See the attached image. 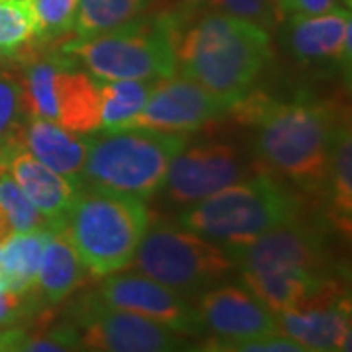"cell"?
<instances>
[{
    "label": "cell",
    "mask_w": 352,
    "mask_h": 352,
    "mask_svg": "<svg viewBox=\"0 0 352 352\" xmlns=\"http://www.w3.org/2000/svg\"><path fill=\"white\" fill-rule=\"evenodd\" d=\"M241 274H284L307 280H335L325 237L311 223L294 217L245 243H226Z\"/></svg>",
    "instance_id": "obj_9"
},
{
    "label": "cell",
    "mask_w": 352,
    "mask_h": 352,
    "mask_svg": "<svg viewBox=\"0 0 352 352\" xmlns=\"http://www.w3.org/2000/svg\"><path fill=\"white\" fill-rule=\"evenodd\" d=\"M55 227H38L12 233L0 243V274L16 294H28L36 286L43 249Z\"/></svg>",
    "instance_id": "obj_20"
},
{
    "label": "cell",
    "mask_w": 352,
    "mask_h": 352,
    "mask_svg": "<svg viewBox=\"0 0 352 352\" xmlns=\"http://www.w3.org/2000/svg\"><path fill=\"white\" fill-rule=\"evenodd\" d=\"M184 147L186 133L135 127L90 138L87 163L80 173L82 188L147 200L163 188L168 166Z\"/></svg>",
    "instance_id": "obj_4"
},
{
    "label": "cell",
    "mask_w": 352,
    "mask_h": 352,
    "mask_svg": "<svg viewBox=\"0 0 352 352\" xmlns=\"http://www.w3.org/2000/svg\"><path fill=\"white\" fill-rule=\"evenodd\" d=\"M256 122V157L303 192H323L337 133L344 126L339 108L300 94L289 102H268Z\"/></svg>",
    "instance_id": "obj_2"
},
{
    "label": "cell",
    "mask_w": 352,
    "mask_h": 352,
    "mask_svg": "<svg viewBox=\"0 0 352 352\" xmlns=\"http://www.w3.org/2000/svg\"><path fill=\"white\" fill-rule=\"evenodd\" d=\"M276 2L282 14L288 16H314L339 6L337 0H276Z\"/></svg>",
    "instance_id": "obj_30"
},
{
    "label": "cell",
    "mask_w": 352,
    "mask_h": 352,
    "mask_svg": "<svg viewBox=\"0 0 352 352\" xmlns=\"http://www.w3.org/2000/svg\"><path fill=\"white\" fill-rule=\"evenodd\" d=\"M73 315L80 351L168 352L186 344L182 335L147 317L106 307L94 294L76 303Z\"/></svg>",
    "instance_id": "obj_10"
},
{
    "label": "cell",
    "mask_w": 352,
    "mask_h": 352,
    "mask_svg": "<svg viewBox=\"0 0 352 352\" xmlns=\"http://www.w3.org/2000/svg\"><path fill=\"white\" fill-rule=\"evenodd\" d=\"M198 314L206 331L215 335L217 351L278 333L274 314L245 286L229 284L204 292Z\"/></svg>",
    "instance_id": "obj_14"
},
{
    "label": "cell",
    "mask_w": 352,
    "mask_h": 352,
    "mask_svg": "<svg viewBox=\"0 0 352 352\" xmlns=\"http://www.w3.org/2000/svg\"><path fill=\"white\" fill-rule=\"evenodd\" d=\"M155 80H98L100 88V133L118 131L141 112L151 94Z\"/></svg>",
    "instance_id": "obj_22"
},
{
    "label": "cell",
    "mask_w": 352,
    "mask_h": 352,
    "mask_svg": "<svg viewBox=\"0 0 352 352\" xmlns=\"http://www.w3.org/2000/svg\"><path fill=\"white\" fill-rule=\"evenodd\" d=\"M243 178V164L235 147L201 143L184 147L173 159L163 188L176 206H192Z\"/></svg>",
    "instance_id": "obj_13"
},
{
    "label": "cell",
    "mask_w": 352,
    "mask_h": 352,
    "mask_svg": "<svg viewBox=\"0 0 352 352\" xmlns=\"http://www.w3.org/2000/svg\"><path fill=\"white\" fill-rule=\"evenodd\" d=\"M0 166L10 173L28 200L38 208L39 214L50 221L51 227H63L67 215L82 190L80 178L59 175L39 163L20 145L18 135L0 145Z\"/></svg>",
    "instance_id": "obj_15"
},
{
    "label": "cell",
    "mask_w": 352,
    "mask_h": 352,
    "mask_svg": "<svg viewBox=\"0 0 352 352\" xmlns=\"http://www.w3.org/2000/svg\"><path fill=\"white\" fill-rule=\"evenodd\" d=\"M22 108V88L20 80L14 76L0 73V145L16 135L20 129Z\"/></svg>",
    "instance_id": "obj_28"
},
{
    "label": "cell",
    "mask_w": 352,
    "mask_h": 352,
    "mask_svg": "<svg viewBox=\"0 0 352 352\" xmlns=\"http://www.w3.org/2000/svg\"><path fill=\"white\" fill-rule=\"evenodd\" d=\"M153 4V0H78L75 20L76 38H90L100 32L135 20Z\"/></svg>",
    "instance_id": "obj_23"
},
{
    "label": "cell",
    "mask_w": 352,
    "mask_h": 352,
    "mask_svg": "<svg viewBox=\"0 0 352 352\" xmlns=\"http://www.w3.org/2000/svg\"><path fill=\"white\" fill-rule=\"evenodd\" d=\"M298 214L300 200L294 190L284 188L272 176L256 175L188 206L178 226L226 245L256 239Z\"/></svg>",
    "instance_id": "obj_5"
},
{
    "label": "cell",
    "mask_w": 352,
    "mask_h": 352,
    "mask_svg": "<svg viewBox=\"0 0 352 352\" xmlns=\"http://www.w3.org/2000/svg\"><path fill=\"white\" fill-rule=\"evenodd\" d=\"M92 294L106 307L147 317L178 335L198 337L206 331L198 309L176 292L139 272L124 276L110 274Z\"/></svg>",
    "instance_id": "obj_12"
},
{
    "label": "cell",
    "mask_w": 352,
    "mask_h": 352,
    "mask_svg": "<svg viewBox=\"0 0 352 352\" xmlns=\"http://www.w3.org/2000/svg\"><path fill=\"white\" fill-rule=\"evenodd\" d=\"M131 264L182 298L201 296L235 270L221 243L168 223L147 229Z\"/></svg>",
    "instance_id": "obj_7"
},
{
    "label": "cell",
    "mask_w": 352,
    "mask_h": 352,
    "mask_svg": "<svg viewBox=\"0 0 352 352\" xmlns=\"http://www.w3.org/2000/svg\"><path fill=\"white\" fill-rule=\"evenodd\" d=\"M278 333L300 342L303 351L335 352L351 349L349 300L276 314Z\"/></svg>",
    "instance_id": "obj_17"
},
{
    "label": "cell",
    "mask_w": 352,
    "mask_h": 352,
    "mask_svg": "<svg viewBox=\"0 0 352 352\" xmlns=\"http://www.w3.org/2000/svg\"><path fill=\"white\" fill-rule=\"evenodd\" d=\"M63 53L98 80H155L176 73L168 12L76 38L65 43Z\"/></svg>",
    "instance_id": "obj_6"
},
{
    "label": "cell",
    "mask_w": 352,
    "mask_h": 352,
    "mask_svg": "<svg viewBox=\"0 0 352 352\" xmlns=\"http://www.w3.org/2000/svg\"><path fill=\"white\" fill-rule=\"evenodd\" d=\"M186 8L201 12H221L245 18L249 22L272 28L282 18V10L276 0H182Z\"/></svg>",
    "instance_id": "obj_26"
},
{
    "label": "cell",
    "mask_w": 352,
    "mask_h": 352,
    "mask_svg": "<svg viewBox=\"0 0 352 352\" xmlns=\"http://www.w3.org/2000/svg\"><path fill=\"white\" fill-rule=\"evenodd\" d=\"M38 39L32 0H0V51L10 59Z\"/></svg>",
    "instance_id": "obj_24"
},
{
    "label": "cell",
    "mask_w": 352,
    "mask_h": 352,
    "mask_svg": "<svg viewBox=\"0 0 352 352\" xmlns=\"http://www.w3.org/2000/svg\"><path fill=\"white\" fill-rule=\"evenodd\" d=\"M289 47L303 63H337L351 69V12L344 6L314 16H292Z\"/></svg>",
    "instance_id": "obj_16"
},
{
    "label": "cell",
    "mask_w": 352,
    "mask_h": 352,
    "mask_svg": "<svg viewBox=\"0 0 352 352\" xmlns=\"http://www.w3.org/2000/svg\"><path fill=\"white\" fill-rule=\"evenodd\" d=\"M147 229L145 200L96 188L80 190L63 223L78 258L96 276H110L131 266Z\"/></svg>",
    "instance_id": "obj_3"
},
{
    "label": "cell",
    "mask_w": 352,
    "mask_h": 352,
    "mask_svg": "<svg viewBox=\"0 0 352 352\" xmlns=\"http://www.w3.org/2000/svg\"><path fill=\"white\" fill-rule=\"evenodd\" d=\"M229 351L237 352H305L300 342L289 339L282 333H274V335H266V337H258V339L245 340L239 344H233Z\"/></svg>",
    "instance_id": "obj_29"
},
{
    "label": "cell",
    "mask_w": 352,
    "mask_h": 352,
    "mask_svg": "<svg viewBox=\"0 0 352 352\" xmlns=\"http://www.w3.org/2000/svg\"><path fill=\"white\" fill-rule=\"evenodd\" d=\"M323 194L329 200L331 221L349 235L352 219V139L349 124L337 133Z\"/></svg>",
    "instance_id": "obj_21"
},
{
    "label": "cell",
    "mask_w": 352,
    "mask_h": 352,
    "mask_svg": "<svg viewBox=\"0 0 352 352\" xmlns=\"http://www.w3.org/2000/svg\"><path fill=\"white\" fill-rule=\"evenodd\" d=\"M176 69L200 82L231 110L243 100L272 57L263 25L221 12L182 6L168 12Z\"/></svg>",
    "instance_id": "obj_1"
},
{
    "label": "cell",
    "mask_w": 352,
    "mask_h": 352,
    "mask_svg": "<svg viewBox=\"0 0 352 352\" xmlns=\"http://www.w3.org/2000/svg\"><path fill=\"white\" fill-rule=\"evenodd\" d=\"M87 266L78 258L63 227L55 229L47 241L39 263L36 286L47 303H59L69 298L85 278Z\"/></svg>",
    "instance_id": "obj_19"
},
{
    "label": "cell",
    "mask_w": 352,
    "mask_h": 352,
    "mask_svg": "<svg viewBox=\"0 0 352 352\" xmlns=\"http://www.w3.org/2000/svg\"><path fill=\"white\" fill-rule=\"evenodd\" d=\"M4 59H8V57H6V55H4V53H2V51H0V63H2V61H4Z\"/></svg>",
    "instance_id": "obj_33"
},
{
    "label": "cell",
    "mask_w": 352,
    "mask_h": 352,
    "mask_svg": "<svg viewBox=\"0 0 352 352\" xmlns=\"http://www.w3.org/2000/svg\"><path fill=\"white\" fill-rule=\"evenodd\" d=\"M22 108L28 118H41L73 133L100 127L98 78L63 59H41L25 67L20 78Z\"/></svg>",
    "instance_id": "obj_8"
},
{
    "label": "cell",
    "mask_w": 352,
    "mask_h": 352,
    "mask_svg": "<svg viewBox=\"0 0 352 352\" xmlns=\"http://www.w3.org/2000/svg\"><path fill=\"white\" fill-rule=\"evenodd\" d=\"M223 102L208 88L188 76L159 78L153 87L145 106L122 129H153L186 133L221 118L227 112Z\"/></svg>",
    "instance_id": "obj_11"
},
{
    "label": "cell",
    "mask_w": 352,
    "mask_h": 352,
    "mask_svg": "<svg viewBox=\"0 0 352 352\" xmlns=\"http://www.w3.org/2000/svg\"><path fill=\"white\" fill-rule=\"evenodd\" d=\"M0 212L6 217L12 233L30 231L38 227H51L50 221L28 200V196L4 166H0Z\"/></svg>",
    "instance_id": "obj_25"
},
{
    "label": "cell",
    "mask_w": 352,
    "mask_h": 352,
    "mask_svg": "<svg viewBox=\"0 0 352 352\" xmlns=\"http://www.w3.org/2000/svg\"><path fill=\"white\" fill-rule=\"evenodd\" d=\"M38 20V39L51 41L75 30L78 0H32Z\"/></svg>",
    "instance_id": "obj_27"
},
{
    "label": "cell",
    "mask_w": 352,
    "mask_h": 352,
    "mask_svg": "<svg viewBox=\"0 0 352 352\" xmlns=\"http://www.w3.org/2000/svg\"><path fill=\"white\" fill-rule=\"evenodd\" d=\"M25 294H16L12 289L0 292V327L14 323L25 309Z\"/></svg>",
    "instance_id": "obj_31"
},
{
    "label": "cell",
    "mask_w": 352,
    "mask_h": 352,
    "mask_svg": "<svg viewBox=\"0 0 352 352\" xmlns=\"http://www.w3.org/2000/svg\"><path fill=\"white\" fill-rule=\"evenodd\" d=\"M16 135L20 145L39 163L59 175L80 178L82 166L87 163L90 138L73 133L41 118H30Z\"/></svg>",
    "instance_id": "obj_18"
},
{
    "label": "cell",
    "mask_w": 352,
    "mask_h": 352,
    "mask_svg": "<svg viewBox=\"0 0 352 352\" xmlns=\"http://www.w3.org/2000/svg\"><path fill=\"white\" fill-rule=\"evenodd\" d=\"M12 235V229L8 226V221H6V217L4 214L0 212V243L6 239V237H10Z\"/></svg>",
    "instance_id": "obj_32"
}]
</instances>
